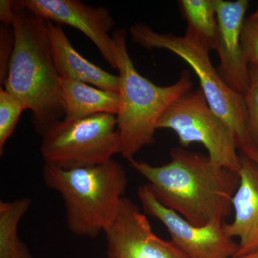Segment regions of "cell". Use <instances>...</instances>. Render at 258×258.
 <instances>
[{
    "label": "cell",
    "mask_w": 258,
    "mask_h": 258,
    "mask_svg": "<svg viewBox=\"0 0 258 258\" xmlns=\"http://www.w3.org/2000/svg\"><path fill=\"white\" fill-rule=\"evenodd\" d=\"M240 183L232 198L234 219L224 224L226 235L238 237L235 257L258 252V166L241 152Z\"/></svg>",
    "instance_id": "12"
},
{
    "label": "cell",
    "mask_w": 258,
    "mask_h": 258,
    "mask_svg": "<svg viewBox=\"0 0 258 258\" xmlns=\"http://www.w3.org/2000/svg\"><path fill=\"white\" fill-rule=\"evenodd\" d=\"M240 150L242 154L248 157L258 166V148L254 147V146L248 145L241 148Z\"/></svg>",
    "instance_id": "22"
},
{
    "label": "cell",
    "mask_w": 258,
    "mask_h": 258,
    "mask_svg": "<svg viewBox=\"0 0 258 258\" xmlns=\"http://www.w3.org/2000/svg\"><path fill=\"white\" fill-rule=\"evenodd\" d=\"M157 128L173 131L182 148L203 144L212 161L235 172L240 171L241 157L235 135L212 111L200 87L173 102L161 117Z\"/></svg>",
    "instance_id": "7"
},
{
    "label": "cell",
    "mask_w": 258,
    "mask_h": 258,
    "mask_svg": "<svg viewBox=\"0 0 258 258\" xmlns=\"http://www.w3.org/2000/svg\"><path fill=\"white\" fill-rule=\"evenodd\" d=\"M179 5L187 22L185 35L209 50H216L218 23L215 0H180Z\"/></svg>",
    "instance_id": "15"
},
{
    "label": "cell",
    "mask_w": 258,
    "mask_h": 258,
    "mask_svg": "<svg viewBox=\"0 0 258 258\" xmlns=\"http://www.w3.org/2000/svg\"><path fill=\"white\" fill-rule=\"evenodd\" d=\"M31 205L30 198L0 203V258H32L18 235V225Z\"/></svg>",
    "instance_id": "16"
},
{
    "label": "cell",
    "mask_w": 258,
    "mask_h": 258,
    "mask_svg": "<svg viewBox=\"0 0 258 258\" xmlns=\"http://www.w3.org/2000/svg\"><path fill=\"white\" fill-rule=\"evenodd\" d=\"M25 108L14 96L3 88L0 89V154L14 132L20 115Z\"/></svg>",
    "instance_id": "17"
},
{
    "label": "cell",
    "mask_w": 258,
    "mask_h": 258,
    "mask_svg": "<svg viewBox=\"0 0 258 258\" xmlns=\"http://www.w3.org/2000/svg\"><path fill=\"white\" fill-rule=\"evenodd\" d=\"M0 34V80L3 83V81L5 83L8 76L10 58L14 47V32L13 28L10 30L9 26L4 25L1 27Z\"/></svg>",
    "instance_id": "20"
},
{
    "label": "cell",
    "mask_w": 258,
    "mask_h": 258,
    "mask_svg": "<svg viewBox=\"0 0 258 258\" xmlns=\"http://www.w3.org/2000/svg\"><path fill=\"white\" fill-rule=\"evenodd\" d=\"M138 197L144 212L165 226L171 241L189 258H232L237 254L238 243L226 235L225 222L194 225L164 206L148 184L139 186Z\"/></svg>",
    "instance_id": "8"
},
{
    "label": "cell",
    "mask_w": 258,
    "mask_h": 258,
    "mask_svg": "<svg viewBox=\"0 0 258 258\" xmlns=\"http://www.w3.org/2000/svg\"><path fill=\"white\" fill-rule=\"evenodd\" d=\"M232 258H258V252H251V253L244 254V255L238 256Z\"/></svg>",
    "instance_id": "23"
},
{
    "label": "cell",
    "mask_w": 258,
    "mask_h": 258,
    "mask_svg": "<svg viewBox=\"0 0 258 258\" xmlns=\"http://www.w3.org/2000/svg\"><path fill=\"white\" fill-rule=\"evenodd\" d=\"M44 182L60 194L69 229L79 237H96L115 221L128 179L116 161L87 167L62 169L45 164Z\"/></svg>",
    "instance_id": "3"
},
{
    "label": "cell",
    "mask_w": 258,
    "mask_h": 258,
    "mask_svg": "<svg viewBox=\"0 0 258 258\" xmlns=\"http://www.w3.org/2000/svg\"><path fill=\"white\" fill-rule=\"evenodd\" d=\"M130 34L136 43L148 49L171 51L189 64L198 76L209 106L230 127L239 149L250 144L244 96L231 89L222 79L212 63L208 48L186 35L159 33L143 23L132 25Z\"/></svg>",
    "instance_id": "5"
},
{
    "label": "cell",
    "mask_w": 258,
    "mask_h": 258,
    "mask_svg": "<svg viewBox=\"0 0 258 258\" xmlns=\"http://www.w3.org/2000/svg\"><path fill=\"white\" fill-rule=\"evenodd\" d=\"M249 145L258 148V67L249 66L248 88L244 95Z\"/></svg>",
    "instance_id": "18"
},
{
    "label": "cell",
    "mask_w": 258,
    "mask_h": 258,
    "mask_svg": "<svg viewBox=\"0 0 258 258\" xmlns=\"http://www.w3.org/2000/svg\"><path fill=\"white\" fill-rule=\"evenodd\" d=\"M218 39L217 71L227 86L244 96L249 83V64L242 44V31L249 6L247 0H215Z\"/></svg>",
    "instance_id": "11"
},
{
    "label": "cell",
    "mask_w": 258,
    "mask_h": 258,
    "mask_svg": "<svg viewBox=\"0 0 258 258\" xmlns=\"http://www.w3.org/2000/svg\"><path fill=\"white\" fill-rule=\"evenodd\" d=\"M14 17V1L1 0L0 1V20L3 24L12 26Z\"/></svg>",
    "instance_id": "21"
},
{
    "label": "cell",
    "mask_w": 258,
    "mask_h": 258,
    "mask_svg": "<svg viewBox=\"0 0 258 258\" xmlns=\"http://www.w3.org/2000/svg\"><path fill=\"white\" fill-rule=\"evenodd\" d=\"M171 161L153 166L129 161L148 181L158 200L195 226L225 222L232 212V198L240 183L235 172L212 161L209 156L174 148Z\"/></svg>",
    "instance_id": "1"
},
{
    "label": "cell",
    "mask_w": 258,
    "mask_h": 258,
    "mask_svg": "<svg viewBox=\"0 0 258 258\" xmlns=\"http://www.w3.org/2000/svg\"><path fill=\"white\" fill-rule=\"evenodd\" d=\"M250 17H251V18H253V19H254V20H257V21H258V9L257 10H256V11L254 12L253 14L251 15Z\"/></svg>",
    "instance_id": "24"
},
{
    "label": "cell",
    "mask_w": 258,
    "mask_h": 258,
    "mask_svg": "<svg viewBox=\"0 0 258 258\" xmlns=\"http://www.w3.org/2000/svg\"><path fill=\"white\" fill-rule=\"evenodd\" d=\"M12 28L14 47L4 89L32 111L35 130L42 136L64 118L60 78L54 62L47 21L14 1Z\"/></svg>",
    "instance_id": "2"
},
{
    "label": "cell",
    "mask_w": 258,
    "mask_h": 258,
    "mask_svg": "<svg viewBox=\"0 0 258 258\" xmlns=\"http://www.w3.org/2000/svg\"><path fill=\"white\" fill-rule=\"evenodd\" d=\"M104 235L108 258H189L172 241L156 235L146 215L126 198Z\"/></svg>",
    "instance_id": "9"
},
{
    "label": "cell",
    "mask_w": 258,
    "mask_h": 258,
    "mask_svg": "<svg viewBox=\"0 0 258 258\" xmlns=\"http://www.w3.org/2000/svg\"><path fill=\"white\" fill-rule=\"evenodd\" d=\"M45 164L62 169L105 164L120 153L116 115L99 113L77 119H63L42 136Z\"/></svg>",
    "instance_id": "6"
},
{
    "label": "cell",
    "mask_w": 258,
    "mask_h": 258,
    "mask_svg": "<svg viewBox=\"0 0 258 258\" xmlns=\"http://www.w3.org/2000/svg\"><path fill=\"white\" fill-rule=\"evenodd\" d=\"M242 44L244 55L249 66L258 67V21L246 19L242 31Z\"/></svg>",
    "instance_id": "19"
},
{
    "label": "cell",
    "mask_w": 258,
    "mask_h": 258,
    "mask_svg": "<svg viewBox=\"0 0 258 258\" xmlns=\"http://www.w3.org/2000/svg\"><path fill=\"white\" fill-rule=\"evenodd\" d=\"M64 106V118L77 119L99 113L117 115L118 93L93 87L87 83L60 79Z\"/></svg>",
    "instance_id": "14"
},
{
    "label": "cell",
    "mask_w": 258,
    "mask_h": 258,
    "mask_svg": "<svg viewBox=\"0 0 258 258\" xmlns=\"http://www.w3.org/2000/svg\"><path fill=\"white\" fill-rule=\"evenodd\" d=\"M18 3L45 21L77 29L93 42L102 56L117 70L113 37L114 20L109 10L79 0H19Z\"/></svg>",
    "instance_id": "10"
},
{
    "label": "cell",
    "mask_w": 258,
    "mask_h": 258,
    "mask_svg": "<svg viewBox=\"0 0 258 258\" xmlns=\"http://www.w3.org/2000/svg\"><path fill=\"white\" fill-rule=\"evenodd\" d=\"M47 25L54 62L60 79L74 80L118 93V76L107 72L81 55L71 45L60 25L47 21Z\"/></svg>",
    "instance_id": "13"
},
{
    "label": "cell",
    "mask_w": 258,
    "mask_h": 258,
    "mask_svg": "<svg viewBox=\"0 0 258 258\" xmlns=\"http://www.w3.org/2000/svg\"><path fill=\"white\" fill-rule=\"evenodd\" d=\"M117 70L119 73L120 103L116 115L120 155L128 161L143 148L155 142L161 117L173 102L191 91V75L185 71L174 84L160 86L142 76L127 48V32L117 29L113 35Z\"/></svg>",
    "instance_id": "4"
}]
</instances>
